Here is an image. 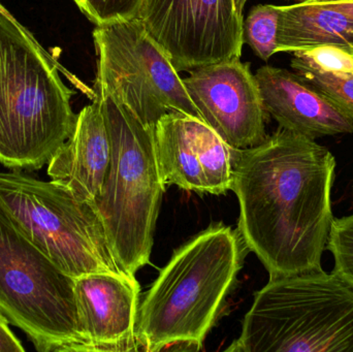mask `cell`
<instances>
[{
	"mask_svg": "<svg viewBox=\"0 0 353 352\" xmlns=\"http://www.w3.org/2000/svg\"><path fill=\"white\" fill-rule=\"evenodd\" d=\"M245 247L238 231L216 225L176 250L140 304V351H201L234 289Z\"/></svg>",
	"mask_w": 353,
	"mask_h": 352,
	"instance_id": "7a4b0ae2",
	"label": "cell"
},
{
	"mask_svg": "<svg viewBox=\"0 0 353 352\" xmlns=\"http://www.w3.org/2000/svg\"></svg>",
	"mask_w": 353,
	"mask_h": 352,
	"instance_id": "cb8c5ba5",
	"label": "cell"
},
{
	"mask_svg": "<svg viewBox=\"0 0 353 352\" xmlns=\"http://www.w3.org/2000/svg\"><path fill=\"white\" fill-rule=\"evenodd\" d=\"M226 351L353 352V291L323 270L271 278Z\"/></svg>",
	"mask_w": 353,
	"mask_h": 352,
	"instance_id": "277c9868",
	"label": "cell"
},
{
	"mask_svg": "<svg viewBox=\"0 0 353 352\" xmlns=\"http://www.w3.org/2000/svg\"><path fill=\"white\" fill-rule=\"evenodd\" d=\"M140 291L130 275L93 273L74 279L79 322L89 352L140 351Z\"/></svg>",
	"mask_w": 353,
	"mask_h": 352,
	"instance_id": "7c38bea8",
	"label": "cell"
},
{
	"mask_svg": "<svg viewBox=\"0 0 353 352\" xmlns=\"http://www.w3.org/2000/svg\"><path fill=\"white\" fill-rule=\"evenodd\" d=\"M294 1L304 2V1H309V0H294ZM314 1H327V0H314Z\"/></svg>",
	"mask_w": 353,
	"mask_h": 352,
	"instance_id": "603a6c76",
	"label": "cell"
},
{
	"mask_svg": "<svg viewBox=\"0 0 353 352\" xmlns=\"http://www.w3.org/2000/svg\"><path fill=\"white\" fill-rule=\"evenodd\" d=\"M290 65L307 84L325 95L353 121V76L325 72L296 55Z\"/></svg>",
	"mask_w": 353,
	"mask_h": 352,
	"instance_id": "2e32d148",
	"label": "cell"
},
{
	"mask_svg": "<svg viewBox=\"0 0 353 352\" xmlns=\"http://www.w3.org/2000/svg\"><path fill=\"white\" fill-rule=\"evenodd\" d=\"M188 72L183 82L201 120L228 146L243 150L268 138V113L249 62L232 58Z\"/></svg>",
	"mask_w": 353,
	"mask_h": 352,
	"instance_id": "30bf717a",
	"label": "cell"
},
{
	"mask_svg": "<svg viewBox=\"0 0 353 352\" xmlns=\"http://www.w3.org/2000/svg\"><path fill=\"white\" fill-rule=\"evenodd\" d=\"M111 156L101 101L95 95L92 103L78 114L70 138L48 163V175L81 200L93 204L105 182Z\"/></svg>",
	"mask_w": 353,
	"mask_h": 352,
	"instance_id": "5bb4252c",
	"label": "cell"
},
{
	"mask_svg": "<svg viewBox=\"0 0 353 352\" xmlns=\"http://www.w3.org/2000/svg\"><path fill=\"white\" fill-rule=\"evenodd\" d=\"M263 107L279 127L316 140L353 134V121L294 72L265 65L255 72Z\"/></svg>",
	"mask_w": 353,
	"mask_h": 352,
	"instance_id": "4fadbf2b",
	"label": "cell"
},
{
	"mask_svg": "<svg viewBox=\"0 0 353 352\" xmlns=\"http://www.w3.org/2000/svg\"><path fill=\"white\" fill-rule=\"evenodd\" d=\"M93 41L97 96L112 97L148 128H154L169 113L201 120L169 56L138 18L99 25L93 30Z\"/></svg>",
	"mask_w": 353,
	"mask_h": 352,
	"instance_id": "ba28073f",
	"label": "cell"
},
{
	"mask_svg": "<svg viewBox=\"0 0 353 352\" xmlns=\"http://www.w3.org/2000/svg\"><path fill=\"white\" fill-rule=\"evenodd\" d=\"M8 320L0 312V352L25 351L21 341L8 327Z\"/></svg>",
	"mask_w": 353,
	"mask_h": 352,
	"instance_id": "44dd1931",
	"label": "cell"
},
{
	"mask_svg": "<svg viewBox=\"0 0 353 352\" xmlns=\"http://www.w3.org/2000/svg\"><path fill=\"white\" fill-rule=\"evenodd\" d=\"M159 173L165 187L215 196L232 190L239 149L228 146L199 118L169 113L154 127Z\"/></svg>",
	"mask_w": 353,
	"mask_h": 352,
	"instance_id": "8fae6325",
	"label": "cell"
},
{
	"mask_svg": "<svg viewBox=\"0 0 353 352\" xmlns=\"http://www.w3.org/2000/svg\"><path fill=\"white\" fill-rule=\"evenodd\" d=\"M91 23L99 26L119 19L136 18L142 0H72Z\"/></svg>",
	"mask_w": 353,
	"mask_h": 352,
	"instance_id": "ffe728a7",
	"label": "cell"
},
{
	"mask_svg": "<svg viewBox=\"0 0 353 352\" xmlns=\"http://www.w3.org/2000/svg\"><path fill=\"white\" fill-rule=\"evenodd\" d=\"M0 209L68 276L128 275L112 252L94 205L62 184L41 181L21 171L0 173Z\"/></svg>",
	"mask_w": 353,
	"mask_h": 352,
	"instance_id": "8992f818",
	"label": "cell"
},
{
	"mask_svg": "<svg viewBox=\"0 0 353 352\" xmlns=\"http://www.w3.org/2000/svg\"><path fill=\"white\" fill-rule=\"evenodd\" d=\"M327 250L335 260L333 272L353 291V214L334 218Z\"/></svg>",
	"mask_w": 353,
	"mask_h": 352,
	"instance_id": "ac0fdd59",
	"label": "cell"
},
{
	"mask_svg": "<svg viewBox=\"0 0 353 352\" xmlns=\"http://www.w3.org/2000/svg\"><path fill=\"white\" fill-rule=\"evenodd\" d=\"M101 101L112 156L93 205L116 260L122 270L136 276L150 264L155 225L167 187L157 165L154 128L146 127L112 97Z\"/></svg>",
	"mask_w": 353,
	"mask_h": 352,
	"instance_id": "5b68a950",
	"label": "cell"
},
{
	"mask_svg": "<svg viewBox=\"0 0 353 352\" xmlns=\"http://www.w3.org/2000/svg\"><path fill=\"white\" fill-rule=\"evenodd\" d=\"M319 70L353 76V49L336 45H321L294 52Z\"/></svg>",
	"mask_w": 353,
	"mask_h": 352,
	"instance_id": "d6986e66",
	"label": "cell"
},
{
	"mask_svg": "<svg viewBox=\"0 0 353 352\" xmlns=\"http://www.w3.org/2000/svg\"><path fill=\"white\" fill-rule=\"evenodd\" d=\"M279 19L280 6L259 4L244 21V39L263 61L277 53Z\"/></svg>",
	"mask_w": 353,
	"mask_h": 352,
	"instance_id": "e0dca14e",
	"label": "cell"
},
{
	"mask_svg": "<svg viewBox=\"0 0 353 352\" xmlns=\"http://www.w3.org/2000/svg\"><path fill=\"white\" fill-rule=\"evenodd\" d=\"M336 165L329 149L281 127L238 150L232 186L238 231L270 279L323 270Z\"/></svg>",
	"mask_w": 353,
	"mask_h": 352,
	"instance_id": "6da1fadb",
	"label": "cell"
},
{
	"mask_svg": "<svg viewBox=\"0 0 353 352\" xmlns=\"http://www.w3.org/2000/svg\"><path fill=\"white\" fill-rule=\"evenodd\" d=\"M0 312L39 352H89L74 278L33 245L0 209Z\"/></svg>",
	"mask_w": 353,
	"mask_h": 352,
	"instance_id": "52a82bcc",
	"label": "cell"
},
{
	"mask_svg": "<svg viewBox=\"0 0 353 352\" xmlns=\"http://www.w3.org/2000/svg\"><path fill=\"white\" fill-rule=\"evenodd\" d=\"M72 95L53 58L0 8V163L14 171L48 165L76 127Z\"/></svg>",
	"mask_w": 353,
	"mask_h": 352,
	"instance_id": "3957f363",
	"label": "cell"
},
{
	"mask_svg": "<svg viewBox=\"0 0 353 352\" xmlns=\"http://www.w3.org/2000/svg\"><path fill=\"white\" fill-rule=\"evenodd\" d=\"M234 1L236 12H238L240 14H243V10H244L245 4H246L247 0H234Z\"/></svg>",
	"mask_w": 353,
	"mask_h": 352,
	"instance_id": "7402d4cb",
	"label": "cell"
},
{
	"mask_svg": "<svg viewBox=\"0 0 353 352\" xmlns=\"http://www.w3.org/2000/svg\"><path fill=\"white\" fill-rule=\"evenodd\" d=\"M321 45L353 49V0H309L280 6L277 53Z\"/></svg>",
	"mask_w": 353,
	"mask_h": 352,
	"instance_id": "9a60e30c",
	"label": "cell"
},
{
	"mask_svg": "<svg viewBox=\"0 0 353 352\" xmlns=\"http://www.w3.org/2000/svg\"><path fill=\"white\" fill-rule=\"evenodd\" d=\"M136 18L179 72L242 55L244 19L234 0H142Z\"/></svg>",
	"mask_w": 353,
	"mask_h": 352,
	"instance_id": "9c48e42d",
	"label": "cell"
}]
</instances>
